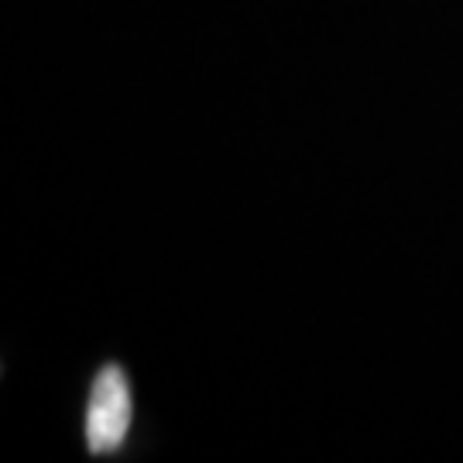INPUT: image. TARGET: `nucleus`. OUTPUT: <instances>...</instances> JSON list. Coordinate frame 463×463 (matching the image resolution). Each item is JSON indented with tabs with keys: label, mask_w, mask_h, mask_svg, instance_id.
<instances>
[{
	"label": "nucleus",
	"mask_w": 463,
	"mask_h": 463,
	"mask_svg": "<svg viewBox=\"0 0 463 463\" xmlns=\"http://www.w3.org/2000/svg\"><path fill=\"white\" fill-rule=\"evenodd\" d=\"M131 426V392L117 367H107L93 384L86 412V443L93 453H114Z\"/></svg>",
	"instance_id": "1"
}]
</instances>
